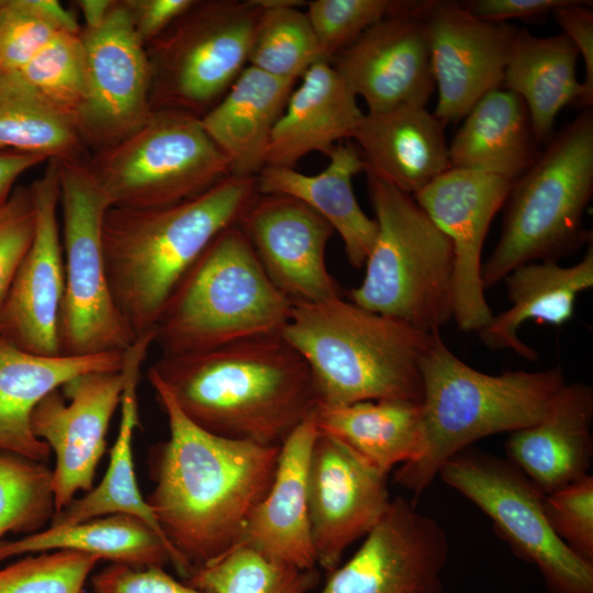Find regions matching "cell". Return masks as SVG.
I'll use <instances>...</instances> for the list:
<instances>
[{"mask_svg": "<svg viewBox=\"0 0 593 593\" xmlns=\"http://www.w3.org/2000/svg\"><path fill=\"white\" fill-rule=\"evenodd\" d=\"M292 90L266 152L265 166L294 168L312 152L326 156L351 138L365 113L333 65L313 64Z\"/></svg>", "mask_w": 593, "mask_h": 593, "instance_id": "484cf974", "label": "cell"}, {"mask_svg": "<svg viewBox=\"0 0 593 593\" xmlns=\"http://www.w3.org/2000/svg\"><path fill=\"white\" fill-rule=\"evenodd\" d=\"M327 157L328 165L316 175L265 166L256 175L257 192L289 195L310 206L339 234L348 262L361 269L378 232L374 219L362 211L353 189V177L365 171V163L354 143H338Z\"/></svg>", "mask_w": 593, "mask_h": 593, "instance_id": "83f0119b", "label": "cell"}, {"mask_svg": "<svg viewBox=\"0 0 593 593\" xmlns=\"http://www.w3.org/2000/svg\"><path fill=\"white\" fill-rule=\"evenodd\" d=\"M149 370L191 422L226 438L280 446L318 404L306 361L280 332L161 355Z\"/></svg>", "mask_w": 593, "mask_h": 593, "instance_id": "7a4b0ae2", "label": "cell"}, {"mask_svg": "<svg viewBox=\"0 0 593 593\" xmlns=\"http://www.w3.org/2000/svg\"><path fill=\"white\" fill-rule=\"evenodd\" d=\"M35 231L0 312V334L29 353L57 357L65 289L61 233L57 217L59 169L49 159L31 186Z\"/></svg>", "mask_w": 593, "mask_h": 593, "instance_id": "ffe728a7", "label": "cell"}, {"mask_svg": "<svg viewBox=\"0 0 593 593\" xmlns=\"http://www.w3.org/2000/svg\"><path fill=\"white\" fill-rule=\"evenodd\" d=\"M57 164L65 271L59 354L124 353L135 338L113 300L102 246V224L111 204L85 159Z\"/></svg>", "mask_w": 593, "mask_h": 593, "instance_id": "30bf717a", "label": "cell"}, {"mask_svg": "<svg viewBox=\"0 0 593 593\" xmlns=\"http://www.w3.org/2000/svg\"><path fill=\"white\" fill-rule=\"evenodd\" d=\"M313 570L273 560L248 547H234L195 569L186 583L206 593H311Z\"/></svg>", "mask_w": 593, "mask_h": 593, "instance_id": "d590c367", "label": "cell"}, {"mask_svg": "<svg viewBox=\"0 0 593 593\" xmlns=\"http://www.w3.org/2000/svg\"><path fill=\"white\" fill-rule=\"evenodd\" d=\"M295 85L247 65L222 99L200 118L227 158L231 175L256 176L265 167L272 131Z\"/></svg>", "mask_w": 593, "mask_h": 593, "instance_id": "f1b7e54d", "label": "cell"}, {"mask_svg": "<svg viewBox=\"0 0 593 593\" xmlns=\"http://www.w3.org/2000/svg\"><path fill=\"white\" fill-rule=\"evenodd\" d=\"M46 160L40 155L0 149V208L12 194L16 179Z\"/></svg>", "mask_w": 593, "mask_h": 593, "instance_id": "681fc988", "label": "cell"}, {"mask_svg": "<svg viewBox=\"0 0 593 593\" xmlns=\"http://www.w3.org/2000/svg\"><path fill=\"white\" fill-rule=\"evenodd\" d=\"M317 432L344 444L371 467L389 474L413 461L422 450L421 402L363 401L345 405L318 404Z\"/></svg>", "mask_w": 593, "mask_h": 593, "instance_id": "d6a6232c", "label": "cell"}, {"mask_svg": "<svg viewBox=\"0 0 593 593\" xmlns=\"http://www.w3.org/2000/svg\"><path fill=\"white\" fill-rule=\"evenodd\" d=\"M87 94L76 124L93 153L119 143L150 116L152 72L145 45L136 35L123 0L114 2L97 27H82Z\"/></svg>", "mask_w": 593, "mask_h": 593, "instance_id": "4fadbf2b", "label": "cell"}, {"mask_svg": "<svg viewBox=\"0 0 593 593\" xmlns=\"http://www.w3.org/2000/svg\"><path fill=\"white\" fill-rule=\"evenodd\" d=\"M256 0H194L161 35L145 46L152 72L153 110L204 115L248 65Z\"/></svg>", "mask_w": 593, "mask_h": 593, "instance_id": "8fae6325", "label": "cell"}, {"mask_svg": "<svg viewBox=\"0 0 593 593\" xmlns=\"http://www.w3.org/2000/svg\"><path fill=\"white\" fill-rule=\"evenodd\" d=\"M134 31L146 46L171 26L194 0H123Z\"/></svg>", "mask_w": 593, "mask_h": 593, "instance_id": "7dc6e473", "label": "cell"}, {"mask_svg": "<svg viewBox=\"0 0 593 593\" xmlns=\"http://www.w3.org/2000/svg\"><path fill=\"white\" fill-rule=\"evenodd\" d=\"M503 281L511 304L492 316L479 337L490 349L512 350L535 361L537 351L521 340L518 331L528 321L560 327L572 318L578 296L593 287V244L572 266L530 261L515 267Z\"/></svg>", "mask_w": 593, "mask_h": 593, "instance_id": "4316f807", "label": "cell"}, {"mask_svg": "<svg viewBox=\"0 0 593 593\" xmlns=\"http://www.w3.org/2000/svg\"><path fill=\"white\" fill-rule=\"evenodd\" d=\"M256 176L230 175L182 202L152 209L111 206L102 224L110 290L136 339L154 332L186 271L257 195Z\"/></svg>", "mask_w": 593, "mask_h": 593, "instance_id": "3957f363", "label": "cell"}, {"mask_svg": "<svg viewBox=\"0 0 593 593\" xmlns=\"http://www.w3.org/2000/svg\"><path fill=\"white\" fill-rule=\"evenodd\" d=\"M0 149L46 159H83L76 121L48 103L18 72L0 71Z\"/></svg>", "mask_w": 593, "mask_h": 593, "instance_id": "e575fe53", "label": "cell"}, {"mask_svg": "<svg viewBox=\"0 0 593 593\" xmlns=\"http://www.w3.org/2000/svg\"><path fill=\"white\" fill-rule=\"evenodd\" d=\"M61 31L81 27L59 1L0 0V71H19Z\"/></svg>", "mask_w": 593, "mask_h": 593, "instance_id": "ab89813d", "label": "cell"}, {"mask_svg": "<svg viewBox=\"0 0 593 593\" xmlns=\"http://www.w3.org/2000/svg\"><path fill=\"white\" fill-rule=\"evenodd\" d=\"M351 138L365 172L411 195L450 169L445 125L422 105L366 113Z\"/></svg>", "mask_w": 593, "mask_h": 593, "instance_id": "d4e9b609", "label": "cell"}, {"mask_svg": "<svg viewBox=\"0 0 593 593\" xmlns=\"http://www.w3.org/2000/svg\"><path fill=\"white\" fill-rule=\"evenodd\" d=\"M237 224L270 281L293 304L342 296L325 261L335 232L310 206L289 195L257 193Z\"/></svg>", "mask_w": 593, "mask_h": 593, "instance_id": "44dd1931", "label": "cell"}, {"mask_svg": "<svg viewBox=\"0 0 593 593\" xmlns=\"http://www.w3.org/2000/svg\"><path fill=\"white\" fill-rule=\"evenodd\" d=\"M421 10L438 89L434 114L446 126L501 88L518 29L482 21L457 1H422Z\"/></svg>", "mask_w": 593, "mask_h": 593, "instance_id": "ac0fdd59", "label": "cell"}, {"mask_svg": "<svg viewBox=\"0 0 593 593\" xmlns=\"http://www.w3.org/2000/svg\"><path fill=\"white\" fill-rule=\"evenodd\" d=\"M391 501L388 474L340 441L318 433L307 472L309 518L317 566L328 573L336 569L348 547L371 532Z\"/></svg>", "mask_w": 593, "mask_h": 593, "instance_id": "d6986e66", "label": "cell"}, {"mask_svg": "<svg viewBox=\"0 0 593 593\" xmlns=\"http://www.w3.org/2000/svg\"><path fill=\"white\" fill-rule=\"evenodd\" d=\"M35 209L30 187H16L0 208V312L32 243Z\"/></svg>", "mask_w": 593, "mask_h": 593, "instance_id": "ee69618b", "label": "cell"}, {"mask_svg": "<svg viewBox=\"0 0 593 593\" xmlns=\"http://www.w3.org/2000/svg\"><path fill=\"white\" fill-rule=\"evenodd\" d=\"M86 163L116 208L176 204L231 175L227 158L200 116L172 109L153 110L139 128Z\"/></svg>", "mask_w": 593, "mask_h": 593, "instance_id": "9c48e42d", "label": "cell"}, {"mask_svg": "<svg viewBox=\"0 0 593 593\" xmlns=\"http://www.w3.org/2000/svg\"><path fill=\"white\" fill-rule=\"evenodd\" d=\"M438 475L492 521L515 556L539 571L550 593H593V563L555 534L544 511L545 494L506 457L469 447Z\"/></svg>", "mask_w": 593, "mask_h": 593, "instance_id": "7c38bea8", "label": "cell"}, {"mask_svg": "<svg viewBox=\"0 0 593 593\" xmlns=\"http://www.w3.org/2000/svg\"><path fill=\"white\" fill-rule=\"evenodd\" d=\"M423 443L394 482L418 497L441 467L473 443L535 423L567 382L560 367L540 371L481 372L459 359L434 332L422 365Z\"/></svg>", "mask_w": 593, "mask_h": 593, "instance_id": "277c9868", "label": "cell"}, {"mask_svg": "<svg viewBox=\"0 0 593 593\" xmlns=\"http://www.w3.org/2000/svg\"><path fill=\"white\" fill-rule=\"evenodd\" d=\"M123 370L77 376L47 394L34 409L31 428L55 455L52 490L55 513L89 492L107 447V433L121 404Z\"/></svg>", "mask_w": 593, "mask_h": 593, "instance_id": "9a60e30c", "label": "cell"}, {"mask_svg": "<svg viewBox=\"0 0 593 593\" xmlns=\"http://www.w3.org/2000/svg\"><path fill=\"white\" fill-rule=\"evenodd\" d=\"M512 181L450 168L413 195L449 238L454 249V320L463 332H479L493 316L482 282V249Z\"/></svg>", "mask_w": 593, "mask_h": 593, "instance_id": "2e32d148", "label": "cell"}, {"mask_svg": "<svg viewBox=\"0 0 593 593\" xmlns=\"http://www.w3.org/2000/svg\"><path fill=\"white\" fill-rule=\"evenodd\" d=\"M152 344H154V332L137 337L124 351L121 422L104 477L83 496L75 499L64 510L55 513L49 525L75 524L110 514L136 516L150 526L167 544L172 553L171 564L181 575L178 557L141 493L133 462L132 440L138 424L137 385L141 366Z\"/></svg>", "mask_w": 593, "mask_h": 593, "instance_id": "f546056e", "label": "cell"}, {"mask_svg": "<svg viewBox=\"0 0 593 593\" xmlns=\"http://www.w3.org/2000/svg\"><path fill=\"white\" fill-rule=\"evenodd\" d=\"M261 8H278V7H303L306 1L300 0H256Z\"/></svg>", "mask_w": 593, "mask_h": 593, "instance_id": "816d5d0a", "label": "cell"}, {"mask_svg": "<svg viewBox=\"0 0 593 593\" xmlns=\"http://www.w3.org/2000/svg\"><path fill=\"white\" fill-rule=\"evenodd\" d=\"M446 530L402 496L316 593H445Z\"/></svg>", "mask_w": 593, "mask_h": 593, "instance_id": "5bb4252c", "label": "cell"}, {"mask_svg": "<svg viewBox=\"0 0 593 593\" xmlns=\"http://www.w3.org/2000/svg\"><path fill=\"white\" fill-rule=\"evenodd\" d=\"M450 168L494 175L514 182L537 159V142L523 99L506 89L483 96L448 145Z\"/></svg>", "mask_w": 593, "mask_h": 593, "instance_id": "4dcf8cb0", "label": "cell"}, {"mask_svg": "<svg viewBox=\"0 0 593 593\" xmlns=\"http://www.w3.org/2000/svg\"><path fill=\"white\" fill-rule=\"evenodd\" d=\"M15 72L48 103L76 121L87 94V63L80 32L57 33Z\"/></svg>", "mask_w": 593, "mask_h": 593, "instance_id": "f35d334b", "label": "cell"}, {"mask_svg": "<svg viewBox=\"0 0 593 593\" xmlns=\"http://www.w3.org/2000/svg\"><path fill=\"white\" fill-rule=\"evenodd\" d=\"M593 389L564 383L535 423L510 433L506 458L544 494L589 474L593 459Z\"/></svg>", "mask_w": 593, "mask_h": 593, "instance_id": "603a6c76", "label": "cell"}, {"mask_svg": "<svg viewBox=\"0 0 593 593\" xmlns=\"http://www.w3.org/2000/svg\"><path fill=\"white\" fill-rule=\"evenodd\" d=\"M422 1H398L387 18L365 31L329 63L367 113L399 105L425 107L435 90Z\"/></svg>", "mask_w": 593, "mask_h": 593, "instance_id": "e0dca14e", "label": "cell"}, {"mask_svg": "<svg viewBox=\"0 0 593 593\" xmlns=\"http://www.w3.org/2000/svg\"><path fill=\"white\" fill-rule=\"evenodd\" d=\"M100 560L75 550L26 556L0 569V593H82Z\"/></svg>", "mask_w": 593, "mask_h": 593, "instance_id": "60d3db41", "label": "cell"}, {"mask_svg": "<svg viewBox=\"0 0 593 593\" xmlns=\"http://www.w3.org/2000/svg\"><path fill=\"white\" fill-rule=\"evenodd\" d=\"M544 511L555 534L578 557L593 563V475L545 494Z\"/></svg>", "mask_w": 593, "mask_h": 593, "instance_id": "7bdbcfd3", "label": "cell"}, {"mask_svg": "<svg viewBox=\"0 0 593 593\" xmlns=\"http://www.w3.org/2000/svg\"><path fill=\"white\" fill-rule=\"evenodd\" d=\"M321 59L324 58L305 12L298 7L261 8L250 42L249 66L298 82Z\"/></svg>", "mask_w": 593, "mask_h": 593, "instance_id": "8d00e7d4", "label": "cell"}, {"mask_svg": "<svg viewBox=\"0 0 593 593\" xmlns=\"http://www.w3.org/2000/svg\"><path fill=\"white\" fill-rule=\"evenodd\" d=\"M168 438L149 457L155 486L146 499L181 566V577L217 559L238 540L273 480L280 446L222 437L191 422L152 371Z\"/></svg>", "mask_w": 593, "mask_h": 593, "instance_id": "6da1fadb", "label": "cell"}, {"mask_svg": "<svg viewBox=\"0 0 593 593\" xmlns=\"http://www.w3.org/2000/svg\"><path fill=\"white\" fill-rule=\"evenodd\" d=\"M579 57L564 33L537 36L518 29L501 88L523 99L540 145L552 137L559 112L582 100L583 86L575 70Z\"/></svg>", "mask_w": 593, "mask_h": 593, "instance_id": "1f68e13d", "label": "cell"}, {"mask_svg": "<svg viewBox=\"0 0 593 593\" xmlns=\"http://www.w3.org/2000/svg\"><path fill=\"white\" fill-rule=\"evenodd\" d=\"M55 514L52 469L14 454L0 455V541L8 533L43 529Z\"/></svg>", "mask_w": 593, "mask_h": 593, "instance_id": "74e56055", "label": "cell"}, {"mask_svg": "<svg viewBox=\"0 0 593 593\" xmlns=\"http://www.w3.org/2000/svg\"><path fill=\"white\" fill-rule=\"evenodd\" d=\"M124 353L46 357L19 348L0 334V452L46 463L51 448L36 438V405L70 379L93 371H119Z\"/></svg>", "mask_w": 593, "mask_h": 593, "instance_id": "cb8c5ba5", "label": "cell"}, {"mask_svg": "<svg viewBox=\"0 0 593 593\" xmlns=\"http://www.w3.org/2000/svg\"><path fill=\"white\" fill-rule=\"evenodd\" d=\"M280 333L306 361L318 404L422 401L421 365L434 332L336 296L294 303Z\"/></svg>", "mask_w": 593, "mask_h": 593, "instance_id": "5b68a950", "label": "cell"}, {"mask_svg": "<svg viewBox=\"0 0 593 593\" xmlns=\"http://www.w3.org/2000/svg\"><path fill=\"white\" fill-rule=\"evenodd\" d=\"M593 195V112L584 109L553 133L513 183L500 238L482 266L484 289L515 267L556 260L592 242L583 215Z\"/></svg>", "mask_w": 593, "mask_h": 593, "instance_id": "52a82bcc", "label": "cell"}, {"mask_svg": "<svg viewBox=\"0 0 593 593\" xmlns=\"http://www.w3.org/2000/svg\"><path fill=\"white\" fill-rule=\"evenodd\" d=\"M567 0H471L462 2L475 18L493 23L511 19L540 20Z\"/></svg>", "mask_w": 593, "mask_h": 593, "instance_id": "c3c4849f", "label": "cell"}, {"mask_svg": "<svg viewBox=\"0 0 593 593\" xmlns=\"http://www.w3.org/2000/svg\"><path fill=\"white\" fill-rule=\"evenodd\" d=\"M592 1L567 0L551 13L568 38L577 48L584 64L583 97L580 105L592 109L593 104V11Z\"/></svg>", "mask_w": 593, "mask_h": 593, "instance_id": "bcb514c9", "label": "cell"}, {"mask_svg": "<svg viewBox=\"0 0 593 593\" xmlns=\"http://www.w3.org/2000/svg\"><path fill=\"white\" fill-rule=\"evenodd\" d=\"M318 435L315 411L280 445L269 490L232 547H248L302 570L317 566L310 528L307 472Z\"/></svg>", "mask_w": 593, "mask_h": 593, "instance_id": "7402d4cb", "label": "cell"}, {"mask_svg": "<svg viewBox=\"0 0 593 593\" xmlns=\"http://www.w3.org/2000/svg\"><path fill=\"white\" fill-rule=\"evenodd\" d=\"M115 0H79L76 5L83 15L85 26L87 29L97 27L100 25L112 7Z\"/></svg>", "mask_w": 593, "mask_h": 593, "instance_id": "f907efd6", "label": "cell"}, {"mask_svg": "<svg viewBox=\"0 0 593 593\" xmlns=\"http://www.w3.org/2000/svg\"><path fill=\"white\" fill-rule=\"evenodd\" d=\"M394 0H311L306 16L322 57L331 61L365 31L393 12Z\"/></svg>", "mask_w": 593, "mask_h": 593, "instance_id": "b9f144b4", "label": "cell"}, {"mask_svg": "<svg viewBox=\"0 0 593 593\" xmlns=\"http://www.w3.org/2000/svg\"><path fill=\"white\" fill-rule=\"evenodd\" d=\"M367 174L378 226L365 276L349 301L426 333L454 318V249L413 195Z\"/></svg>", "mask_w": 593, "mask_h": 593, "instance_id": "ba28073f", "label": "cell"}, {"mask_svg": "<svg viewBox=\"0 0 593 593\" xmlns=\"http://www.w3.org/2000/svg\"><path fill=\"white\" fill-rule=\"evenodd\" d=\"M52 550H75L134 568L164 567L172 553L143 519L110 514L68 525H48L15 540L0 541V562Z\"/></svg>", "mask_w": 593, "mask_h": 593, "instance_id": "836d02e7", "label": "cell"}, {"mask_svg": "<svg viewBox=\"0 0 593 593\" xmlns=\"http://www.w3.org/2000/svg\"><path fill=\"white\" fill-rule=\"evenodd\" d=\"M91 584L93 593H206L177 581L163 567L111 563L92 577Z\"/></svg>", "mask_w": 593, "mask_h": 593, "instance_id": "f6af8a7d", "label": "cell"}, {"mask_svg": "<svg viewBox=\"0 0 593 593\" xmlns=\"http://www.w3.org/2000/svg\"><path fill=\"white\" fill-rule=\"evenodd\" d=\"M292 306L236 223L219 233L180 279L156 323L154 343L161 355H179L278 333Z\"/></svg>", "mask_w": 593, "mask_h": 593, "instance_id": "8992f818", "label": "cell"}]
</instances>
